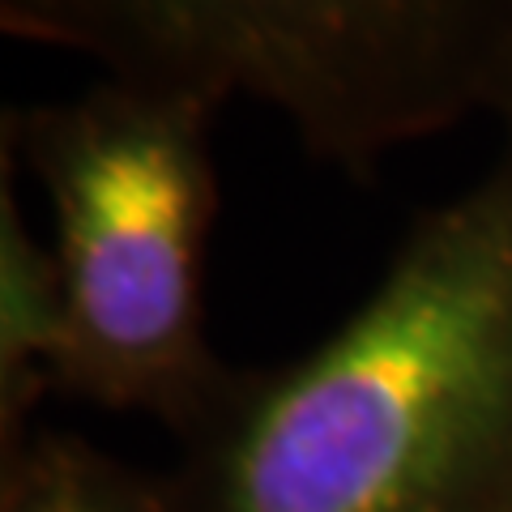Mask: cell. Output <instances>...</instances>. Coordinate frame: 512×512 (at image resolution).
<instances>
[{
	"instance_id": "4",
	"label": "cell",
	"mask_w": 512,
	"mask_h": 512,
	"mask_svg": "<svg viewBox=\"0 0 512 512\" xmlns=\"http://www.w3.org/2000/svg\"><path fill=\"white\" fill-rule=\"evenodd\" d=\"M69 367V316L52 248H43L5 180L0 192V423L5 448L18 444L39 389H64Z\"/></svg>"
},
{
	"instance_id": "2",
	"label": "cell",
	"mask_w": 512,
	"mask_h": 512,
	"mask_svg": "<svg viewBox=\"0 0 512 512\" xmlns=\"http://www.w3.org/2000/svg\"><path fill=\"white\" fill-rule=\"evenodd\" d=\"M0 26L116 82L261 103L359 175L487 111L512 0H0Z\"/></svg>"
},
{
	"instance_id": "1",
	"label": "cell",
	"mask_w": 512,
	"mask_h": 512,
	"mask_svg": "<svg viewBox=\"0 0 512 512\" xmlns=\"http://www.w3.org/2000/svg\"><path fill=\"white\" fill-rule=\"evenodd\" d=\"M184 512H512V141L316 350L231 372Z\"/></svg>"
},
{
	"instance_id": "3",
	"label": "cell",
	"mask_w": 512,
	"mask_h": 512,
	"mask_svg": "<svg viewBox=\"0 0 512 512\" xmlns=\"http://www.w3.org/2000/svg\"><path fill=\"white\" fill-rule=\"evenodd\" d=\"M210 103L103 77L77 99L9 111L5 150L56 214L69 316L64 393L158 414L188 436L231 367L205 342L201 265L218 210Z\"/></svg>"
},
{
	"instance_id": "6",
	"label": "cell",
	"mask_w": 512,
	"mask_h": 512,
	"mask_svg": "<svg viewBox=\"0 0 512 512\" xmlns=\"http://www.w3.org/2000/svg\"><path fill=\"white\" fill-rule=\"evenodd\" d=\"M487 111H495V116L504 120V128H508V141H512V43H508L504 69H500V77H495V90H491V103H487Z\"/></svg>"
},
{
	"instance_id": "5",
	"label": "cell",
	"mask_w": 512,
	"mask_h": 512,
	"mask_svg": "<svg viewBox=\"0 0 512 512\" xmlns=\"http://www.w3.org/2000/svg\"><path fill=\"white\" fill-rule=\"evenodd\" d=\"M0 512H184L171 483L128 470L77 436H30L5 453Z\"/></svg>"
}]
</instances>
